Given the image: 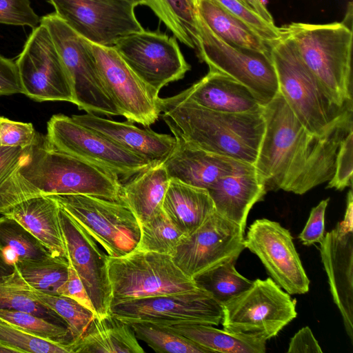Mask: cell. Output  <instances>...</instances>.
I'll use <instances>...</instances> for the list:
<instances>
[{
  "label": "cell",
  "mask_w": 353,
  "mask_h": 353,
  "mask_svg": "<svg viewBox=\"0 0 353 353\" xmlns=\"http://www.w3.org/2000/svg\"><path fill=\"white\" fill-rule=\"evenodd\" d=\"M14 267L11 273L0 278V309L30 312L50 321L67 325L59 316L28 294V285Z\"/></svg>",
  "instance_id": "obj_36"
},
{
  "label": "cell",
  "mask_w": 353,
  "mask_h": 353,
  "mask_svg": "<svg viewBox=\"0 0 353 353\" xmlns=\"http://www.w3.org/2000/svg\"><path fill=\"white\" fill-rule=\"evenodd\" d=\"M305 65L340 105L352 100V29L342 22H292L281 27Z\"/></svg>",
  "instance_id": "obj_5"
},
{
  "label": "cell",
  "mask_w": 353,
  "mask_h": 353,
  "mask_svg": "<svg viewBox=\"0 0 353 353\" xmlns=\"http://www.w3.org/2000/svg\"><path fill=\"white\" fill-rule=\"evenodd\" d=\"M72 353H144L130 325L110 314L97 316L77 341Z\"/></svg>",
  "instance_id": "obj_28"
},
{
  "label": "cell",
  "mask_w": 353,
  "mask_h": 353,
  "mask_svg": "<svg viewBox=\"0 0 353 353\" xmlns=\"http://www.w3.org/2000/svg\"><path fill=\"white\" fill-rule=\"evenodd\" d=\"M263 115L265 132L254 168L266 192L303 194L332 179L339 146L353 125L327 135L312 134L280 92L263 107Z\"/></svg>",
  "instance_id": "obj_1"
},
{
  "label": "cell",
  "mask_w": 353,
  "mask_h": 353,
  "mask_svg": "<svg viewBox=\"0 0 353 353\" xmlns=\"http://www.w3.org/2000/svg\"><path fill=\"white\" fill-rule=\"evenodd\" d=\"M123 2H125L133 7H137L139 5L148 6V0H121Z\"/></svg>",
  "instance_id": "obj_52"
},
{
  "label": "cell",
  "mask_w": 353,
  "mask_h": 353,
  "mask_svg": "<svg viewBox=\"0 0 353 353\" xmlns=\"http://www.w3.org/2000/svg\"><path fill=\"white\" fill-rule=\"evenodd\" d=\"M162 210L184 236L199 228L216 210L206 189L170 179Z\"/></svg>",
  "instance_id": "obj_26"
},
{
  "label": "cell",
  "mask_w": 353,
  "mask_h": 353,
  "mask_svg": "<svg viewBox=\"0 0 353 353\" xmlns=\"http://www.w3.org/2000/svg\"><path fill=\"white\" fill-rule=\"evenodd\" d=\"M197 0H148V7L182 43L196 48Z\"/></svg>",
  "instance_id": "obj_31"
},
{
  "label": "cell",
  "mask_w": 353,
  "mask_h": 353,
  "mask_svg": "<svg viewBox=\"0 0 353 353\" xmlns=\"http://www.w3.org/2000/svg\"><path fill=\"white\" fill-rule=\"evenodd\" d=\"M0 343L14 350L16 353H72L71 344L38 338L1 318Z\"/></svg>",
  "instance_id": "obj_40"
},
{
  "label": "cell",
  "mask_w": 353,
  "mask_h": 353,
  "mask_svg": "<svg viewBox=\"0 0 353 353\" xmlns=\"http://www.w3.org/2000/svg\"><path fill=\"white\" fill-rule=\"evenodd\" d=\"M82 125L101 134L119 146L145 159L152 165L163 163L174 150V137L140 128L130 121L119 122L95 114L72 115Z\"/></svg>",
  "instance_id": "obj_22"
},
{
  "label": "cell",
  "mask_w": 353,
  "mask_h": 353,
  "mask_svg": "<svg viewBox=\"0 0 353 353\" xmlns=\"http://www.w3.org/2000/svg\"><path fill=\"white\" fill-rule=\"evenodd\" d=\"M330 199L322 200L314 207L307 221L299 235V239L305 245L320 243L325 236V214Z\"/></svg>",
  "instance_id": "obj_45"
},
{
  "label": "cell",
  "mask_w": 353,
  "mask_h": 353,
  "mask_svg": "<svg viewBox=\"0 0 353 353\" xmlns=\"http://www.w3.org/2000/svg\"><path fill=\"white\" fill-rule=\"evenodd\" d=\"M165 327L208 349L210 352L264 353L266 340L219 330L212 325L180 324Z\"/></svg>",
  "instance_id": "obj_30"
},
{
  "label": "cell",
  "mask_w": 353,
  "mask_h": 353,
  "mask_svg": "<svg viewBox=\"0 0 353 353\" xmlns=\"http://www.w3.org/2000/svg\"><path fill=\"white\" fill-rule=\"evenodd\" d=\"M16 353L15 350L0 343V353Z\"/></svg>",
  "instance_id": "obj_53"
},
{
  "label": "cell",
  "mask_w": 353,
  "mask_h": 353,
  "mask_svg": "<svg viewBox=\"0 0 353 353\" xmlns=\"http://www.w3.org/2000/svg\"><path fill=\"white\" fill-rule=\"evenodd\" d=\"M137 339L144 341L156 352L210 353V351L170 329L147 323L128 324Z\"/></svg>",
  "instance_id": "obj_37"
},
{
  "label": "cell",
  "mask_w": 353,
  "mask_h": 353,
  "mask_svg": "<svg viewBox=\"0 0 353 353\" xmlns=\"http://www.w3.org/2000/svg\"><path fill=\"white\" fill-rule=\"evenodd\" d=\"M196 17L224 41L270 54V44L215 0H197Z\"/></svg>",
  "instance_id": "obj_29"
},
{
  "label": "cell",
  "mask_w": 353,
  "mask_h": 353,
  "mask_svg": "<svg viewBox=\"0 0 353 353\" xmlns=\"http://www.w3.org/2000/svg\"><path fill=\"white\" fill-rule=\"evenodd\" d=\"M105 251L120 257L134 250L140 238V223L121 202L83 195L50 196Z\"/></svg>",
  "instance_id": "obj_10"
},
{
  "label": "cell",
  "mask_w": 353,
  "mask_h": 353,
  "mask_svg": "<svg viewBox=\"0 0 353 353\" xmlns=\"http://www.w3.org/2000/svg\"><path fill=\"white\" fill-rule=\"evenodd\" d=\"M23 94L37 101L73 103L70 81L46 28H33L15 61Z\"/></svg>",
  "instance_id": "obj_15"
},
{
  "label": "cell",
  "mask_w": 353,
  "mask_h": 353,
  "mask_svg": "<svg viewBox=\"0 0 353 353\" xmlns=\"http://www.w3.org/2000/svg\"><path fill=\"white\" fill-rule=\"evenodd\" d=\"M110 312L127 324L147 323L160 326L180 324L219 325L222 319L221 303L200 288L170 294L122 301L112 304Z\"/></svg>",
  "instance_id": "obj_11"
},
{
  "label": "cell",
  "mask_w": 353,
  "mask_h": 353,
  "mask_svg": "<svg viewBox=\"0 0 353 353\" xmlns=\"http://www.w3.org/2000/svg\"><path fill=\"white\" fill-rule=\"evenodd\" d=\"M196 21V48L200 60L210 70L225 74L247 87L262 107L269 103L279 92L271 54L224 41L197 17Z\"/></svg>",
  "instance_id": "obj_9"
},
{
  "label": "cell",
  "mask_w": 353,
  "mask_h": 353,
  "mask_svg": "<svg viewBox=\"0 0 353 353\" xmlns=\"http://www.w3.org/2000/svg\"><path fill=\"white\" fill-rule=\"evenodd\" d=\"M23 92L16 62L0 54V96Z\"/></svg>",
  "instance_id": "obj_47"
},
{
  "label": "cell",
  "mask_w": 353,
  "mask_h": 353,
  "mask_svg": "<svg viewBox=\"0 0 353 353\" xmlns=\"http://www.w3.org/2000/svg\"><path fill=\"white\" fill-rule=\"evenodd\" d=\"M55 14L92 43L113 46L121 38L143 30L134 7L121 0H48Z\"/></svg>",
  "instance_id": "obj_16"
},
{
  "label": "cell",
  "mask_w": 353,
  "mask_h": 353,
  "mask_svg": "<svg viewBox=\"0 0 353 353\" xmlns=\"http://www.w3.org/2000/svg\"><path fill=\"white\" fill-rule=\"evenodd\" d=\"M245 230L216 211L195 231L183 236L172 258L192 279L225 263L236 261L245 248Z\"/></svg>",
  "instance_id": "obj_14"
},
{
  "label": "cell",
  "mask_w": 353,
  "mask_h": 353,
  "mask_svg": "<svg viewBox=\"0 0 353 353\" xmlns=\"http://www.w3.org/2000/svg\"><path fill=\"white\" fill-rule=\"evenodd\" d=\"M40 23L48 30L68 72L73 103L87 113L121 116L104 85L90 42L55 12L43 16Z\"/></svg>",
  "instance_id": "obj_6"
},
{
  "label": "cell",
  "mask_w": 353,
  "mask_h": 353,
  "mask_svg": "<svg viewBox=\"0 0 353 353\" xmlns=\"http://www.w3.org/2000/svg\"><path fill=\"white\" fill-rule=\"evenodd\" d=\"M113 47L157 97L162 88L183 79L191 68L176 38L166 34L143 30L121 38Z\"/></svg>",
  "instance_id": "obj_13"
},
{
  "label": "cell",
  "mask_w": 353,
  "mask_h": 353,
  "mask_svg": "<svg viewBox=\"0 0 353 353\" xmlns=\"http://www.w3.org/2000/svg\"><path fill=\"white\" fill-rule=\"evenodd\" d=\"M271 47L279 92L307 131L323 136L353 125V103L340 105L332 98L289 38L283 34Z\"/></svg>",
  "instance_id": "obj_4"
},
{
  "label": "cell",
  "mask_w": 353,
  "mask_h": 353,
  "mask_svg": "<svg viewBox=\"0 0 353 353\" xmlns=\"http://www.w3.org/2000/svg\"><path fill=\"white\" fill-rule=\"evenodd\" d=\"M232 261L216 266L193 280L197 287L209 292L221 304L249 288L253 281L241 275Z\"/></svg>",
  "instance_id": "obj_35"
},
{
  "label": "cell",
  "mask_w": 353,
  "mask_h": 353,
  "mask_svg": "<svg viewBox=\"0 0 353 353\" xmlns=\"http://www.w3.org/2000/svg\"><path fill=\"white\" fill-rule=\"evenodd\" d=\"M288 352L322 353L323 351L311 329L305 326L299 330L291 339Z\"/></svg>",
  "instance_id": "obj_48"
},
{
  "label": "cell",
  "mask_w": 353,
  "mask_h": 353,
  "mask_svg": "<svg viewBox=\"0 0 353 353\" xmlns=\"http://www.w3.org/2000/svg\"><path fill=\"white\" fill-rule=\"evenodd\" d=\"M244 245L256 254L272 280L290 294L308 292L310 280L288 230L267 219L249 227Z\"/></svg>",
  "instance_id": "obj_17"
},
{
  "label": "cell",
  "mask_w": 353,
  "mask_h": 353,
  "mask_svg": "<svg viewBox=\"0 0 353 353\" xmlns=\"http://www.w3.org/2000/svg\"><path fill=\"white\" fill-rule=\"evenodd\" d=\"M215 1L249 26L271 46L283 37L281 28L268 23L243 0Z\"/></svg>",
  "instance_id": "obj_41"
},
{
  "label": "cell",
  "mask_w": 353,
  "mask_h": 353,
  "mask_svg": "<svg viewBox=\"0 0 353 353\" xmlns=\"http://www.w3.org/2000/svg\"><path fill=\"white\" fill-rule=\"evenodd\" d=\"M59 216L68 263L82 281L97 316L101 318L110 314L112 296L108 277V255L101 251L96 241L61 207Z\"/></svg>",
  "instance_id": "obj_20"
},
{
  "label": "cell",
  "mask_w": 353,
  "mask_h": 353,
  "mask_svg": "<svg viewBox=\"0 0 353 353\" xmlns=\"http://www.w3.org/2000/svg\"><path fill=\"white\" fill-rule=\"evenodd\" d=\"M158 106L175 138L254 165L265 132L263 109L244 113L217 112L179 94L159 98Z\"/></svg>",
  "instance_id": "obj_3"
},
{
  "label": "cell",
  "mask_w": 353,
  "mask_h": 353,
  "mask_svg": "<svg viewBox=\"0 0 353 353\" xmlns=\"http://www.w3.org/2000/svg\"><path fill=\"white\" fill-rule=\"evenodd\" d=\"M175 139L176 147L163 162L170 179L208 190L221 177L254 169V165L212 153L181 139Z\"/></svg>",
  "instance_id": "obj_21"
},
{
  "label": "cell",
  "mask_w": 353,
  "mask_h": 353,
  "mask_svg": "<svg viewBox=\"0 0 353 353\" xmlns=\"http://www.w3.org/2000/svg\"><path fill=\"white\" fill-rule=\"evenodd\" d=\"M46 138L56 150L100 167L117 176L121 181L129 180L152 165L72 117L53 115L48 122Z\"/></svg>",
  "instance_id": "obj_12"
},
{
  "label": "cell",
  "mask_w": 353,
  "mask_h": 353,
  "mask_svg": "<svg viewBox=\"0 0 353 353\" xmlns=\"http://www.w3.org/2000/svg\"><path fill=\"white\" fill-rule=\"evenodd\" d=\"M320 244L330 290L347 336L353 342V194H347L343 221L327 232Z\"/></svg>",
  "instance_id": "obj_19"
},
{
  "label": "cell",
  "mask_w": 353,
  "mask_h": 353,
  "mask_svg": "<svg viewBox=\"0 0 353 353\" xmlns=\"http://www.w3.org/2000/svg\"><path fill=\"white\" fill-rule=\"evenodd\" d=\"M57 294L70 297L95 313L92 303L82 281L70 263L68 265V278L58 288Z\"/></svg>",
  "instance_id": "obj_46"
},
{
  "label": "cell",
  "mask_w": 353,
  "mask_h": 353,
  "mask_svg": "<svg viewBox=\"0 0 353 353\" xmlns=\"http://www.w3.org/2000/svg\"><path fill=\"white\" fill-rule=\"evenodd\" d=\"M353 131L342 141L336 158L335 169L326 188L343 190L352 185Z\"/></svg>",
  "instance_id": "obj_42"
},
{
  "label": "cell",
  "mask_w": 353,
  "mask_h": 353,
  "mask_svg": "<svg viewBox=\"0 0 353 353\" xmlns=\"http://www.w3.org/2000/svg\"><path fill=\"white\" fill-rule=\"evenodd\" d=\"M68 265L66 259L52 256L22 261L14 265L27 285L51 294H57L58 288L66 281Z\"/></svg>",
  "instance_id": "obj_33"
},
{
  "label": "cell",
  "mask_w": 353,
  "mask_h": 353,
  "mask_svg": "<svg viewBox=\"0 0 353 353\" xmlns=\"http://www.w3.org/2000/svg\"><path fill=\"white\" fill-rule=\"evenodd\" d=\"M59 210V203L50 196H37L23 201L3 214L21 223L52 256L67 259Z\"/></svg>",
  "instance_id": "obj_24"
},
{
  "label": "cell",
  "mask_w": 353,
  "mask_h": 353,
  "mask_svg": "<svg viewBox=\"0 0 353 353\" xmlns=\"http://www.w3.org/2000/svg\"><path fill=\"white\" fill-rule=\"evenodd\" d=\"M90 46L104 85L121 116L144 127L155 123L160 116L159 97L152 94L113 46L91 42Z\"/></svg>",
  "instance_id": "obj_18"
},
{
  "label": "cell",
  "mask_w": 353,
  "mask_h": 353,
  "mask_svg": "<svg viewBox=\"0 0 353 353\" xmlns=\"http://www.w3.org/2000/svg\"><path fill=\"white\" fill-rule=\"evenodd\" d=\"M40 18L29 0H0V23L34 28Z\"/></svg>",
  "instance_id": "obj_43"
},
{
  "label": "cell",
  "mask_w": 353,
  "mask_h": 353,
  "mask_svg": "<svg viewBox=\"0 0 353 353\" xmlns=\"http://www.w3.org/2000/svg\"><path fill=\"white\" fill-rule=\"evenodd\" d=\"M179 94L203 108L217 112L244 113L263 109L247 87L215 70H209L199 81Z\"/></svg>",
  "instance_id": "obj_23"
},
{
  "label": "cell",
  "mask_w": 353,
  "mask_h": 353,
  "mask_svg": "<svg viewBox=\"0 0 353 353\" xmlns=\"http://www.w3.org/2000/svg\"><path fill=\"white\" fill-rule=\"evenodd\" d=\"M37 135L32 123L0 117V146L27 148L34 143Z\"/></svg>",
  "instance_id": "obj_44"
},
{
  "label": "cell",
  "mask_w": 353,
  "mask_h": 353,
  "mask_svg": "<svg viewBox=\"0 0 353 353\" xmlns=\"http://www.w3.org/2000/svg\"><path fill=\"white\" fill-rule=\"evenodd\" d=\"M140 238L135 249L170 255L184 236L161 210L140 224Z\"/></svg>",
  "instance_id": "obj_38"
},
{
  "label": "cell",
  "mask_w": 353,
  "mask_h": 353,
  "mask_svg": "<svg viewBox=\"0 0 353 353\" xmlns=\"http://www.w3.org/2000/svg\"><path fill=\"white\" fill-rule=\"evenodd\" d=\"M0 254L12 266L19 261L52 256L26 228L5 214L0 217Z\"/></svg>",
  "instance_id": "obj_32"
},
{
  "label": "cell",
  "mask_w": 353,
  "mask_h": 353,
  "mask_svg": "<svg viewBox=\"0 0 353 353\" xmlns=\"http://www.w3.org/2000/svg\"><path fill=\"white\" fill-rule=\"evenodd\" d=\"M296 303L272 278L258 279L249 288L221 304V323L230 332L268 341L296 317Z\"/></svg>",
  "instance_id": "obj_8"
},
{
  "label": "cell",
  "mask_w": 353,
  "mask_h": 353,
  "mask_svg": "<svg viewBox=\"0 0 353 353\" xmlns=\"http://www.w3.org/2000/svg\"><path fill=\"white\" fill-rule=\"evenodd\" d=\"M27 148L0 146V183L17 165Z\"/></svg>",
  "instance_id": "obj_49"
},
{
  "label": "cell",
  "mask_w": 353,
  "mask_h": 353,
  "mask_svg": "<svg viewBox=\"0 0 353 353\" xmlns=\"http://www.w3.org/2000/svg\"><path fill=\"white\" fill-rule=\"evenodd\" d=\"M170 181L163 163L151 165L122 183L121 201L145 223L162 210Z\"/></svg>",
  "instance_id": "obj_27"
},
{
  "label": "cell",
  "mask_w": 353,
  "mask_h": 353,
  "mask_svg": "<svg viewBox=\"0 0 353 353\" xmlns=\"http://www.w3.org/2000/svg\"><path fill=\"white\" fill-rule=\"evenodd\" d=\"M208 191L216 212L244 230L251 208L266 193L255 168L247 172L221 177Z\"/></svg>",
  "instance_id": "obj_25"
},
{
  "label": "cell",
  "mask_w": 353,
  "mask_h": 353,
  "mask_svg": "<svg viewBox=\"0 0 353 353\" xmlns=\"http://www.w3.org/2000/svg\"><path fill=\"white\" fill-rule=\"evenodd\" d=\"M256 13L270 24H274L272 14L268 11L264 0H243Z\"/></svg>",
  "instance_id": "obj_50"
},
{
  "label": "cell",
  "mask_w": 353,
  "mask_h": 353,
  "mask_svg": "<svg viewBox=\"0 0 353 353\" xmlns=\"http://www.w3.org/2000/svg\"><path fill=\"white\" fill-rule=\"evenodd\" d=\"M27 292L37 302L53 311L65 322L72 336V343L81 339L96 316L93 311L70 297L44 293L28 285Z\"/></svg>",
  "instance_id": "obj_34"
},
{
  "label": "cell",
  "mask_w": 353,
  "mask_h": 353,
  "mask_svg": "<svg viewBox=\"0 0 353 353\" xmlns=\"http://www.w3.org/2000/svg\"><path fill=\"white\" fill-rule=\"evenodd\" d=\"M121 185L115 174L56 150L37 134L0 183V214L37 196L83 194L121 203Z\"/></svg>",
  "instance_id": "obj_2"
},
{
  "label": "cell",
  "mask_w": 353,
  "mask_h": 353,
  "mask_svg": "<svg viewBox=\"0 0 353 353\" xmlns=\"http://www.w3.org/2000/svg\"><path fill=\"white\" fill-rule=\"evenodd\" d=\"M346 26L352 29V2L350 3V5L347 8V15L345 16L343 21H342Z\"/></svg>",
  "instance_id": "obj_51"
},
{
  "label": "cell",
  "mask_w": 353,
  "mask_h": 353,
  "mask_svg": "<svg viewBox=\"0 0 353 353\" xmlns=\"http://www.w3.org/2000/svg\"><path fill=\"white\" fill-rule=\"evenodd\" d=\"M0 318L38 338L63 344L72 343L67 325L50 321L32 313L0 309Z\"/></svg>",
  "instance_id": "obj_39"
},
{
  "label": "cell",
  "mask_w": 353,
  "mask_h": 353,
  "mask_svg": "<svg viewBox=\"0 0 353 353\" xmlns=\"http://www.w3.org/2000/svg\"><path fill=\"white\" fill-rule=\"evenodd\" d=\"M112 304L194 290V280L185 274L170 255L134 249L125 256H108Z\"/></svg>",
  "instance_id": "obj_7"
}]
</instances>
